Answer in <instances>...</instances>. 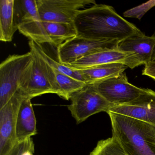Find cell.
<instances>
[{
  "mask_svg": "<svg viewBox=\"0 0 155 155\" xmlns=\"http://www.w3.org/2000/svg\"><path fill=\"white\" fill-rule=\"evenodd\" d=\"M77 37L91 40L122 41L143 32L116 12L111 6L96 4L82 9L73 22Z\"/></svg>",
  "mask_w": 155,
  "mask_h": 155,
  "instance_id": "1",
  "label": "cell"
},
{
  "mask_svg": "<svg viewBox=\"0 0 155 155\" xmlns=\"http://www.w3.org/2000/svg\"><path fill=\"white\" fill-rule=\"evenodd\" d=\"M112 136L128 155H155V126L107 111Z\"/></svg>",
  "mask_w": 155,
  "mask_h": 155,
  "instance_id": "2",
  "label": "cell"
},
{
  "mask_svg": "<svg viewBox=\"0 0 155 155\" xmlns=\"http://www.w3.org/2000/svg\"><path fill=\"white\" fill-rule=\"evenodd\" d=\"M31 52L33 60L22 77L18 92L31 99L48 93L58 95V88L53 69Z\"/></svg>",
  "mask_w": 155,
  "mask_h": 155,
  "instance_id": "3",
  "label": "cell"
},
{
  "mask_svg": "<svg viewBox=\"0 0 155 155\" xmlns=\"http://www.w3.org/2000/svg\"><path fill=\"white\" fill-rule=\"evenodd\" d=\"M33 59L31 51L10 55L0 65V109L18 92L22 77Z\"/></svg>",
  "mask_w": 155,
  "mask_h": 155,
  "instance_id": "4",
  "label": "cell"
},
{
  "mask_svg": "<svg viewBox=\"0 0 155 155\" xmlns=\"http://www.w3.org/2000/svg\"><path fill=\"white\" fill-rule=\"evenodd\" d=\"M15 12L18 30L21 34L39 44H51L38 11L36 0L15 1Z\"/></svg>",
  "mask_w": 155,
  "mask_h": 155,
  "instance_id": "5",
  "label": "cell"
},
{
  "mask_svg": "<svg viewBox=\"0 0 155 155\" xmlns=\"http://www.w3.org/2000/svg\"><path fill=\"white\" fill-rule=\"evenodd\" d=\"M71 103L68 106L77 124H80L90 117L101 112H107L113 106L97 90L93 84H87L73 94Z\"/></svg>",
  "mask_w": 155,
  "mask_h": 155,
  "instance_id": "6",
  "label": "cell"
},
{
  "mask_svg": "<svg viewBox=\"0 0 155 155\" xmlns=\"http://www.w3.org/2000/svg\"><path fill=\"white\" fill-rule=\"evenodd\" d=\"M37 8L43 22L73 23L82 9L96 5L95 0H36Z\"/></svg>",
  "mask_w": 155,
  "mask_h": 155,
  "instance_id": "7",
  "label": "cell"
},
{
  "mask_svg": "<svg viewBox=\"0 0 155 155\" xmlns=\"http://www.w3.org/2000/svg\"><path fill=\"white\" fill-rule=\"evenodd\" d=\"M120 42L118 40H91L76 37L58 47V60L64 65L70 64L97 52L118 49Z\"/></svg>",
  "mask_w": 155,
  "mask_h": 155,
  "instance_id": "8",
  "label": "cell"
},
{
  "mask_svg": "<svg viewBox=\"0 0 155 155\" xmlns=\"http://www.w3.org/2000/svg\"><path fill=\"white\" fill-rule=\"evenodd\" d=\"M93 84L99 93L113 105H121L132 101L144 89L130 83L124 72Z\"/></svg>",
  "mask_w": 155,
  "mask_h": 155,
  "instance_id": "9",
  "label": "cell"
},
{
  "mask_svg": "<svg viewBox=\"0 0 155 155\" xmlns=\"http://www.w3.org/2000/svg\"><path fill=\"white\" fill-rule=\"evenodd\" d=\"M25 98L17 92L0 109V155H8L18 142L16 137L17 115Z\"/></svg>",
  "mask_w": 155,
  "mask_h": 155,
  "instance_id": "10",
  "label": "cell"
},
{
  "mask_svg": "<svg viewBox=\"0 0 155 155\" xmlns=\"http://www.w3.org/2000/svg\"><path fill=\"white\" fill-rule=\"evenodd\" d=\"M155 48V36H147L142 33L132 35L120 42L118 49L129 55L124 65L131 69L151 61Z\"/></svg>",
  "mask_w": 155,
  "mask_h": 155,
  "instance_id": "11",
  "label": "cell"
},
{
  "mask_svg": "<svg viewBox=\"0 0 155 155\" xmlns=\"http://www.w3.org/2000/svg\"><path fill=\"white\" fill-rule=\"evenodd\" d=\"M133 118L155 126V91L144 88L134 100L113 105L108 111Z\"/></svg>",
  "mask_w": 155,
  "mask_h": 155,
  "instance_id": "12",
  "label": "cell"
},
{
  "mask_svg": "<svg viewBox=\"0 0 155 155\" xmlns=\"http://www.w3.org/2000/svg\"><path fill=\"white\" fill-rule=\"evenodd\" d=\"M31 100L24 99L19 109L16 122V137L21 142L37 135V120Z\"/></svg>",
  "mask_w": 155,
  "mask_h": 155,
  "instance_id": "13",
  "label": "cell"
},
{
  "mask_svg": "<svg viewBox=\"0 0 155 155\" xmlns=\"http://www.w3.org/2000/svg\"><path fill=\"white\" fill-rule=\"evenodd\" d=\"M129 54L118 49L103 51L81 58L71 64L65 65L71 68L83 69L116 62L124 64L125 60Z\"/></svg>",
  "mask_w": 155,
  "mask_h": 155,
  "instance_id": "14",
  "label": "cell"
},
{
  "mask_svg": "<svg viewBox=\"0 0 155 155\" xmlns=\"http://www.w3.org/2000/svg\"><path fill=\"white\" fill-rule=\"evenodd\" d=\"M18 30L15 0L0 1V41L11 42Z\"/></svg>",
  "mask_w": 155,
  "mask_h": 155,
  "instance_id": "15",
  "label": "cell"
},
{
  "mask_svg": "<svg viewBox=\"0 0 155 155\" xmlns=\"http://www.w3.org/2000/svg\"><path fill=\"white\" fill-rule=\"evenodd\" d=\"M127 68L123 63L116 62L78 70L85 82L90 84L119 76L123 73Z\"/></svg>",
  "mask_w": 155,
  "mask_h": 155,
  "instance_id": "16",
  "label": "cell"
},
{
  "mask_svg": "<svg viewBox=\"0 0 155 155\" xmlns=\"http://www.w3.org/2000/svg\"><path fill=\"white\" fill-rule=\"evenodd\" d=\"M51 44L57 48L68 40L77 37V32L73 23L43 22Z\"/></svg>",
  "mask_w": 155,
  "mask_h": 155,
  "instance_id": "17",
  "label": "cell"
},
{
  "mask_svg": "<svg viewBox=\"0 0 155 155\" xmlns=\"http://www.w3.org/2000/svg\"><path fill=\"white\" fill-rule=\"evenodd\" d=\"M29 46L31 51L36 53L53 69L63 74L68 75L76 79L85 82L79 70L71 68L64 64H61L58 61H56L45 52L41 44H39L33 41L30 40Z\"/></svg>",
  "mask_w": 155,
  "mask_h": 155,
  "instance_id": "18",
  "label": "cell"
},
{
  "mask_svg": "<svg viewBox=\"0 0 155 155\" xmlns=\"http://www.w3.org/2000/svg\"><path fill=\"white\" fill-rule=\"evenodd\" d=\"M53 70L58 88V95L64 99L69 100L74 93L82 89L87 85L84 81L76 79L55 70Z\"/></svg>",
  "mask_w": 155,
  "mask_h": 155,
  "instance_id": "19",
  "label": "cell"
},
{
  "mask_svg": "<svg viewBox=\"0 0 155 155\" xmlns=\"http://www.w3.org/2000/svg\"><path fill=\"white\" fill-rule=\"evenodd\" d=\"M89 155H128L115 138L99 140Z\"/></svg>",
  "mask_w": 155,
  "mask_h": 155,
  "instance_id": "20",
  "label": "cell"
},
{
  "mask_svg": "<svg viewBox=\"0 0 155 155\" xmlns=\"http://www.w3.org/2000/svg\"><path fill=\"white\" fill-rule=\"evenodd\" d=\"M35 145L31 137L18 142L8 155H34Z\"/></svg>",
  "mask_w": 155,
  "mask_h": 155,
  "instance_id": "21",
  "label": "cell"
},
{
  "mask_svg": "<svg viewBox=\"0 0 155 155\" xmlns=\"http://www.w3.org/2000/svg\"><path fill=\"white\" fill-rule=\"evenodd\" d=\"M155 6V0L149 1L127 11L124 12L123 15L126 18H135L140 20L148 11Z\"/></svg>",
  "mask_w": 155,
  "mask_h": 155,
  "instance_id": "22",
  "label": "cell"
},
{
  "mask_svg": "<svg viewBox=\"0 0 155 155\" xmlns=\"http://www.w3.org/2000/svg\"><path fill=\"white\" fill-rule=\"evenodd\" d=\"M142 74L155 80V61H151L145 65Z\"/></svg>",
  "mask_w": 155,
  "mask_h": 155,
  "instance_id": "23",
  "label": "cell"
},
{
  "mask_svg": "<svg viewBox=\"0 0 155 155\" xmlns=\"http://www.w3.org/2000/svg\"><path fill=\"white\" fill-rule=\"evenodd\" d=\"M151 61H155V48L154 51V52H153L152 58H151Z\"/></svg>",
  "mask_w": 155,
  "mask_h": 155,
  "instance_id": "24",
  "label": "cell"
}]
</instances>
